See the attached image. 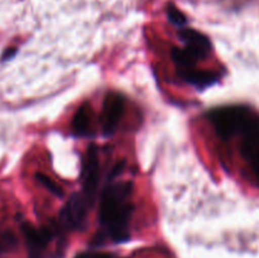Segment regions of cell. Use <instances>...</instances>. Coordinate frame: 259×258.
<instances>
[{"label": "cell", "instance_id": "cell-3", "mask_svg": "<svg viewBox=\"0 0 259 258\" xmlns=\"http://www.w3.org/2000/svg\"><path fill=\"white\" fill-rule=\"evenodd\" d=\"M179 37L182 47L171 50V58L177 75L197 68L196 63L206 58L212 51L211 40L199 30L189 27L180 28Z\"/></svg>", "mask_w": 259, "mask_h": 258}, {"label": "cell", "instance_id": "cell-4", "mask_svg": "<svg viewBox=\"0 0 259 258\" xmlns=\"http://www.w3.org/2000/svg\"><path fill=\"white\" fill-rule=\"evenodd\" d=\"M91 206L93 204L81 192H73L60 210L56 224L61 232L82 229L86 225L89 210Z\"/></svg>", "mask_w": 259, "mask_h": 258}, {"label": "cell", "instance_id": "cell-7", "mask_svg": "<svg viewBox=\"0 0 259 258\" xmlns=\"http://www.w3.org/2000/svg\"><path fill=\"white\" fill-rule=\"evenodd\" d=\"M20 228H22L23 235L30 252V258H42V253L47 248L48 243L61 233L56 222H51V225L39 228V229L33 227L30 223L24 222L22 223Z\"/></svg>", "mask_w": 259, "mask_h": 258}, {"label": "cell", "instance_id": "cell-2", "mask_svg": "<svg viewBox=\"0 0 259 258\" xmlns=\"http://www.w3.org/2000/svg\"><path fill=\"white\" fill-rule=\"evenodd\" d=\"M206 119L223 141L239 139L245 134L259 129V114L243 105L211 109L206 113Z\"/></svg>", "mask_w": 259, "mask_h": 258}, {"label": "cell", "instance_id": "cell-13", "mask_svg": "<svg viewBox=\"0 0 259 258\" xmlns=\"http://www.w3.org/2000/svg\"><path fill=\"white\" fill-rule=\"evenodd\" d=\"M15 244V238L10 233H0V250L7 249Z\"/></svg>", "mask_w": 259, "mask_h": 258}, {"label": "cell", "instance_id": "cell-6", "mask_svg": "<svg viewBox=\"0 0 259 258\" xmlns=\"http://www.w3.org/2000/svg\"><path fill=\"white\" fill-rule=\"evenodd\" d=\"M100 125L104 137H111L116 132L125 110V98L121 94L111 91L105 96L101 106Z\"/></svg>", "mask_w": 259, "mask_h": 258}, {"label": "cell", "instance_id": "cell-9", "mask_svg": "<svg viewBox=\"0 0 259 258\" xmlns=\"http://www.w3.org/2000/svg\"><path fill=\"white\" fill-rule=\"evenodd\" d=\"M91 108L88 104H83L78 108L71 121V133L80 138H90L94 137V132L91 129Z\"/></svg>", "mask_w": 259, "mask_h": 258}, {"label": "cell", "instance_id": "cell-8", "mask_svg": "<svg viewBox=\"0 0 259 258\" xmlns=\"http://www.w3.org/2000/svg\"><path fill=\"white\" fill-rule=\"evenodd\" d=\"M240 153L259 181V129L239 138Z\"/></svg>", "mask_w": 259, "mask_h": 258}, {"label": "cell", "instance_id": "cell-1", "mask_svg": "<svg viewBox=\"0 0 259 258\" xmlns=\"http://www.w3.org/2000/svg\"><path fill=\"white\" fill-rule=\"evenodd\" d=\"M125 162H118L106 175L99 194V228L93 244L106 242L125 243L131 239V223L134 210V186L132 180L120 179Z\"/></svg>", "mask_w": 259, "mask_h": 258}, {"label": "cell", "instance_id": "cell-11", "mask_svg": "<svg viewBox=\"0 0 259 258\" xmlns=\"http://www.w3.org/2000/svg\"><path fill=\"white\" fill-rule=\"evenodd\" d=\"M168 19L177 29L187 27V19L184 17V14H182L180 10H177L175 7L168 8Z\"/></svg>", "mask_w": 259, "mask_h": 258}, {"label": "cell", "instance_id": "cell-12", "mask_svg": "<svg viewBox=\"0 0 259 258\" xmlns=\"http://www.w3.org/2000/svg\"><path fill=\"white\" fill-rule=\"evenodd\" d=\"M75 258H120L111 253H104V252H93V250H88V252H81L76 255Z\"/></svg>", "mask_w": 259, "mask_h": 258}, {"label": "cell", "instance_id": "cell-10", "mask_svg": "<svg viewBox=\"0 0 259 258\" xmlns=\"http://www.w3.org/2000/svg\"><path fill=\"white\" fill-rule=\"evenodd\" d=\"M35 177H37V180L39 181V184L42 185L43 187H46L48 191L52 192L55 196H57V197L63 196V191H62V189L60 187V185L56 184V182L53 181V180H51L50 177L46 176V175H43V174H37L35 175Z\"/></svg>", "mask_w": 259, "mask_h": 258}, {"label": "cell", "instance_id": "cell-5", "mask_svg": "<svg viewBox=\"0 0 259 258\" xmlns=\"http://www.w3.org/2000/svg\"><path fill=\"white\" fill-rule=\"evenodd\" d=\"M101 166L99 157V147L90 144L81 164V194L94 204L96 196L100 194Z\"/></svg>", "mask_w": 259, "mask_h": 258}]
</instances>
